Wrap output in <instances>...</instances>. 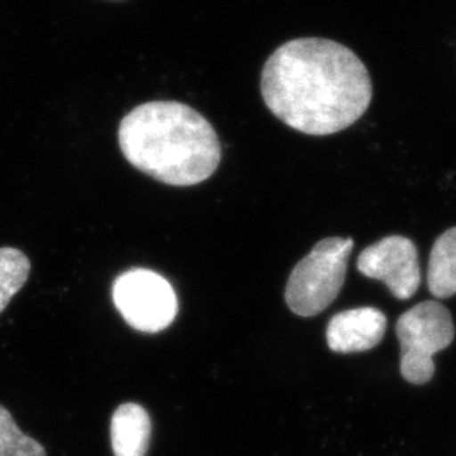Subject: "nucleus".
<instances>
[{"label": "nucleus", "instance_id": "423d86ee", "mask_svg": "<svg viewBox=\"0 0 456 456\" xmlns=\"http://www.w3.org/2000/svg\"><path fill=\"white\" fill-rule=\"evenodd\" d=\"M357 271L370 280L381 281L399 300H409L421 284V267L412 240L390 235L366 247L357 258Z\"/></svg>", "mask_w": 456, "mask_h": 456}, {"label": "nucleus", "instance_id": "20e7f679", "mask_svg": "<svg viewBox=\"0 0 456 456\" xmlns=\"http://www.w3.org/2000/svg\"><path fill=\"white\" fill-rule=\"evenodd\" d=\"M401 341L402 377L411 384H427L436 372L435 357L455 338L452 316L444 305L422 302L402 314L396 323Z\"/></svg>", "mask_w": 456, "mask_h": 456}, {"label": "nucleus", "instance_id": "0eeeda50", "mask_svg": "<svg viewBox=\"0 0 456 456\" xmlns=\"http://www.w3.org/2000/svg\"><path fill=\"white\" fill-rule=\"evenodd\" d=\"M387 330V318L375 307H357L334 314L327 327L328 347L336 354L374 349Z\"/></svg>", "mask_w": 456, "mask_h": 456}, {"label": "nucleus", "instance_id": "1a4fd4ad", "mask_svg": "<svg viewBox=\"0 0 456 456\" xmlns=\"http://www.w3.org/2000/svg\"><path fill=\"white\" fill-rule=\"evenodd\" d=\"M427 284L436 298L456 294V226L442 233L431 248Z\"/></svg>", "mask_w": 456, "mask_h": 456}, {"label": "nucleus", "instance_id": "9b49d317", "mask_svg": "<svg viewBox=\"0 0 456 456\" xmlns=\"http://www.w3.org/2000/svg\"><path fill=\"white\" fill-rule=\"evenodd\" d=\"M0 456H48L44 446L18 428L12 413L0 405Z\"/></svg>", "mask_w": 456, "mask_h": 456}, {"label": "nucleus", "instance_id": "f03ea898", "mask_svg": "<svg viewBox=\"0 0 456 456\" xmlns=\"http://www.w3.org/2000/svg\"><path fill=\"white\" fill-rule=\"evenodd\" d=\"M118 143L126 159L155 181L199 185L222 159L219 136L206 117L175 101L134 108L121 120Z\"/></svg>", "mask_w": 456, "mask_h": 456}, {"label": "nucleus", "instance_id": "f257e3e1", "mask_svg": "<svg viewBox=\"0 0 456 456\" xmlns=\"http://www.w3.org/2000/svg\"><path fill=\"white\" fill-rule=\"evenodd\" d=\"M260 91L278 120L310 136L338 134L354 125L374 94L361 58L322 37L281 45L263 65Z\"/></svg>", "mask_w": 456, "mask_h": 456}, {"label": "nucleus", "instance_id": "6e6552de", "mask_svg": "<svg viewBox=\"0 0 456 456\" xmlns=\"http://www.w3.org/2000/svg\"><path fill=\"white\" fill-rule=\"evenodd\" d=\"M150 413L138 403H123L111 418V446L114 456H145L151 444Z\"/></svg>", "mask_w": 456, "mask_h": 456}, {"label": "nucleus", "instance_id": "39448f33", "mask_svg": "<svg viewBox=\"0 0 456 456\" xmlns=\"http://www.w3.org/2000/svg\"><path fill=\"white\" fill-rule=\"evenodd\" d=\"M112 298L126 322L138 331H163L176 318L175 289L163 276L148 269H132L118 276Z\"/></svg>", "mask_w": 456, "mask_h": 456}, {"label": "nucleus", "instance_id": "9d476101", "mask_svg": "<svg viewBox=\"0 0 456 456\" xmlns=\"http://www.w3.org/2000/svg\"><path fill=\"white\" fill-rule=\"evenodd\" d=\"M30 271V260L21 250L12 247L0 248V314L26 285Z\"/></svg>", "mask_w": 456, "mask_h": 456}, {"label": "nucleus", "instance_id": "7ed1b4c3", "mask_svg": "<svg viewBox=\"0 0 456 456\" xmlns=\"http://www.w3.org/2000/svg\"><path fill=\"white\" fill-rule=\"evenodd\" d=\"M354 244L352 238H323L296 265L285 289L293 314L312 318L334 303L345 284Z\"/></svg>", "mask_w": 456, "mask_h": 456}]
</instances>
